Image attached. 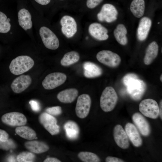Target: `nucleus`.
Returning <instances> with one entry per match:
<instances>
[{
  "instance_id": "1",
  "label": "nucleus",
  "mask_w": 162,
  "mask_h": 162,
  "mask_svg": "<svg viewBox=\"0 0 162 162\" xmlns=\"http://www.w3.org/2000/svg\"><path fill=\"white\" fill-rule=\"evenodd\" d=\"M36 39L40 40L47 49L56 50L59 46L58 38L52 30L43 24L41 15L34 9H31Z\"/></svg>"
},
{
  "instance_id": "2",
  "label": "nucleus",
  "mask_w": 162,
  "mask_h": 162,
  "mask_svg": "<svg viewBox=\"0 0 162 162\" xmlns=\"http://www.w3.org/2000/svg\"><path fill=\"white\" fill-rule=\"evenodd\" d=\"M23 32L18 25L16 13L0 10V35L14 41L22 38Z\"/></svg>"
},
{
  "instance_id": "3",
  "label": "nucleus",
  "mask_w": 162,
  "mask_h": 162,
  "mask_svg": "<svg viewBox=\"0 0 162 162\" xmlns=\"http://www.w3.org/2000/svg\"><path fill=\"white\" fill-rule=\"evenodd\" d=\"M18 25L21 29L33 41L36 40L32 15L31 8L20 7L16 12Z\"/></svg>"
},
{
  "instance_id": "4",
  "label": "nucleus",
  "mask_w": 162,
  "mask_h": 162,
  "mask_svg": "<svg viewBox=\"0 0 162 162\" xmlns=\"http://www.w3.org/2000/svg\"><path fill=\"white\" fill-rule=\"evenodd\" d=\"M34 64V60L31 56L27 55H21L11 61L9 68L12 74L19 75L29 70Z\"/></svg>"
},
{
  "instance_id": "5",
  "label": "nucleus",
  "mask_w": 162,
  "mask_h": 162,
  "mask_svg": "<svg viewBox=\"0 0 162 162\" xmlns=\"http://www.w3.org/2000/svg\"><path fill=\"white\" fill-rule=\"evenodd\" d=\"M118 100V96L114 89L111 86L106 87L103 91L100 98V105L106 112L112 110Z\"/></svg>"
},
{
  "instance_id": "6",
  "label": "nucleus",
  "mask_w": 162,
  "mask_h": 162,
  "mask_svg": "<svg viewBox=\"0 0 162 162\" xmlns=\"http://www.w3.org/2000/svg\"><path fill=\"white\" fill-rule=\"evenodd\" d=\"M126 86L128 93L135 100L141 99L146 89L145 82L139 78L132 80Z\"/></svg>"
},
{
  "instance_id": "7",
  "label": "nucleus",
  "mask_w": 162,
  "mask_h": 162,
  "mask_svg": "<svg viewBox=\"0 0 162 162\" xmlns=\"http://www.w3.org/2000/svg\"><path fill=\"white\" fill-rule=\"evenodd\" d=\"M139 110L144 116L152 119L159 116V108L157 102L150 98L142 100L139 105Z\"/></svg>"
},
{
  "instance_id": "8",
  "label": "nucleus",
  "mask_w": 162,
  "mask_h": 162,
  "mask_svg": "<svg viewBox=\"0 0 162 162\" xmlns=\"http://www.w3.org/2000/svg\"><path fill=\"white\" fill-rule=\"evenodd\" d=\"M96 57L100 62L111 68L117 67L121 62V58L118 54L109 50L99 52Z\"/></svg>"
},
{
  "instance_id": "9",
  "label": "nucleus",
  "mask_w": 162,
  "mask_h": 162,
  "mask_svg": "<svg viewBox=\"0 0 162 162\" xmlns=\"http://www.w3.org/2000/svg\"><path fill=\"white\" fill-rule=\"evenodd\" d=\"M67 79L66 75L64 73L55 72L47 75L42 82V85L46 89H54L63 84Z\"/></svg>"
},
{
  "instance_id": "10",
  "label": "nucleus",
  "mask_w": 162,
  "mask_h": 162,
  "mask_svg": "<svg viewBox=\"0 0 162 162\" xmlns=\"http://www.w3.org/2000/svg\"><path fill=\"white\" fill-rule=\"evenodd\" d=\"M91 100L89 95L82 94L78 98L75 107L77 116L79 118H83L88 115L91 106Z\"/></svg>"
},
{
  "instance_id": "11",
  "label": "nucleus",
  "mask_w": 162,
  "mask_h": 162,
  "mask_svg": "<svg viewBox=\"0 0 162 162\" xmlns=\"http://www.w3.org/2000/svg\"><path fill=\"white\" fill-rule=\"evenodd\" d=\"M39 119L40 123L52 135L59 133L60 127L57 124L56 119L52 116L43 112L40 115Z\"/></svg>"
},
{
  "instance_id": "12",
  "label": "nucleus",
  "mask_w": 162,
  "mask_h": 162,
  "mask_svg": "<svg viewBox=\"0 0 162 162\" xmlns=\"http://www.w3.org/2000/svg\"><path fill=\"white\" fill-rule=\"evenodd\" d=\"M1 120L4 124L14 127L24 125L27 122L24 114L17 112H10L4 114L2 117Z\"/></svg>"
},
{
  "instance_id": "13",
  "label": "nucleus",
  "mask_w": 162,
  "mask_h": 162,
  "mask_svg": "<svg viewBox=\"0 0 162 162\" xmlns=\"http://www.w3.org/2000/svg\"><path fill=\"white\" fill-rule=\"evenodd\" d=\"M118 15L117 10L114 5L105 4L102 6L97 16L99 21L110 23L116 20Z\"/></svg>"
},
{
  "instance_id": "14",
  "label": "nucleus",
  "mask_w": 162,
  "mask_h": 162,
  "mask_svg": "<svg viewBox=\"0 0 162 162\" xmlns=\"http://www.w3.org/2000/svg\"><path fill=\"white\" fill-rule=\"evenodd\" d=\"M62 33L67 38L73 37L77 31V26L75 19L71 16L65 15L60 20Z\"/></svg>"
},
{
  "instance_id": "15",
  "label": "nucleus",
  "mask_w": 162,
  "mask_h": 162,
  "mask_svg": "<svg viewBox=\"0 0 162 162\" xmlns=\"http://www.w3.org/2000/svg\"><path fill=\"white\" fill-rule=\"evenodd\" d=\"M32 82V79L29 75H22L13 80L11 85V87L15 93H20L27 89L30 85Z\"/></svg>"
},
{
  "instance_id": "16",
  "label": "nucleus",
  "mask_w": 162,
  "mask_h": 162,
  "mask_svg": "<svg viewBox=\"0 0 162 162\" xmlns=\"http://www.w3.org/2000/svg\"><path fill=\"white\" fill-rule=\"evenodd\" d=\"M113 136L117 145L122 148L125 149L129 146L128 138L122 126L117 124L113 129Z\"/></svg>"
},
{
  "instance_id": "17",
  "label": "nucleus",
  "mask_w": 162,
  "mask_h": 162,
  "mask_svg": "<svg viewBox=\"0 0 162 162\" xmlns=\"http://www.w3.org/2000/svg\"><path fill=\"white\" fill-rule=\"evenodd\" d=\"M132 118L141 134L143 136H148L151 131L150 126L143 116L139 112H135L133 114Z\"/></svg>"
},
{
  "instance_id": "18",
  "label": "nucleus",
  "mask_w": 162,
  "mask_h": 162,
  "mask_svg": "<svg viewBox=\"0 0 162 162\" xmlns=\"http://www.w3.org/2000/svg\"><path fill=\"white\" fill-rule=\"evenodd\" d=\"M88 30L91 36L98 40H105L109 38L107 29L99 23L94 22L91 24L88 27Z\"/></svg>"
},
{
  "instance_id": "19",
  "label": "nucleus",
  "mask_w": 162,
  "mask_h": 162,
  "mask_svg": "<svg viewBox=\"0 0 162 162\" xmlns=\"http://www.w3.org/2000/svg\"><path fill=\"white\" fill-rule=\"evenodd\" d=\"M124 128L128 138L134 146L136 147L141 146L142 144V140L136 126L128 122L126 124Z\"/></svg>"
},
{
  "instance_id": "20",
  "label": "nucleus",
  "mask_w": 162,
  "mask_h": 162,
  "mask_svg": "<svg viewBox=\"0 0 162 162\" xmlns=\"http://www.w3.org/2000/svg\"><path fill=\"white\" fill-rule=\"evenodd\" d=\"M152 21L148 17L144 16L140 20L137 31L138 39L143 41L147 38L152 26Z\"/></svg>"
},
{
  "instance_id": "21",
  "label": "nucleus",
  "mask_w": 162,
  "mask_h": 162,
  "mask_svg": "<svg viewBox=\"0 0 162 162\" xmlns=\"http://www.w3.org/2000/svg\"><path fill=\"white\" fill-rule=\"evenodd\" d=\"M84 76L87 78H92L98 77L102 73L101 68L95 63L86 62L83 64Z\"/></svg>"
},
{
  "instance_id": "22",
  "label": "nucleus",
  "mask_w": 162,
  "mask_h": 162,
  "mask_svg": "<svg viewBox=\"0 0 162 162\" xmlns=\"http://www.w3.org/2000/svg\"><path fill=\"white\" fill-rule=\"evenodd\" d=\"M25 146L27 149L36 154L44 152L49 149V146L46 143L37 140L27 141L25 143Z\"/></svg>"
},
{
  "instance_id": "23",
  "label": "nucleus",
  "mask_w": 162,
  "mask_h": 162,
  "mask_svg": "<svg viewBox=\"0 0 162 162\" xmlns=\"http://www.w3.org/2000/svg\"><path fill=\"white\" fill-rule=\"evenodd\" d=\"M78 92L74 88L67 89L60 92L57 98L61 102L70 103L73 102L78 96Z\"/></svg>"
},
{
  "instance_id": "24",
  "label": "nucleus",
  "mask_w": 162,
  "mask_h": 162,
  "mask_svg": "<svg viewBox=\"0 0 162 162\" xmlns=\"http://www.w3.org/2000/svg\"><path fill=\"white\" fill-rule=\"evenodd\" d=\"M158 50V46L156 41H152L148 45L144 58V62L146 65H149L153 62L157 57Z\"/></svg>"
},
{
  "instance_id": "25",
  "label": "nucleus",
  "mask_w": 162,
  "mask_h": 162,
  "mask_svg": "<svg viewBox=\"0 0 162 162\" xmlns=\"http://www.w3.org/2000/svg\"><path fill=\"white\" fill-rule=\"evenodd\" d=\"M64 128L67 138L71 140L76 139L80 133L79 127L76 123L72 121H68L64 124Z\"/></svg>"
},
{
  "instance_id": "26",
  "label": "nucleus",
  "mask_w": 162,
  "mask_h": 162,
  "mask_svg": "<svg viewBox=\"0 0 162 162\" xmlns=\"http://www.w3.org/2000/svg\"><path fill=\"white\" fill-rule=\"evenodd\" d=\"M127 33V29L122 24L118 25L113 32L114 37L117 42L123 46L126 45L128 43Z\"/></svg>"
},
{
  "instance_id": "27",
  "label": "nucleus",
  "mask_w": 162,
  "mask_h": 162,
  "mask_svg": "<svg viewBox=\"0 0 162 162\" xmlns=\"http://www.w3.org/2000/svg\"><path fill=\"white\" fill-rule=\"evenodd\" d=\"M15 131L20 136L25 139L32 140L37 139L35 132L28 126L23 125L17 127Z\"/></svg>"
},
{
  "instance_id": "28",
  "label": "nucleus",
  "mask_w": 162,
  "mask_h": 162,
  "mask_svg": "<svg viewBox=\"0 0 162 162\" xmlns=\"http://www.w3.org/2000/svg\"><path fill=\"white\" fill-rule=\"evenodd\" d=\"M145 2L144 0H133L130 5V10L134 15L140 18L144 14Z\"/></svg>"
},
{
  "instance_id": "29",
  "label": "nucleus",
  "mask_w": 162,
  "mask_h": 162,
  "mask_svg": "<svg viewBox=\"0 0 162 162\" xmlns=\"http://www.w3.org/2000/svg\"><path fill=\"white\" fill-rule=\"evenodd\" d=\"M80 56L79 54L75 51H71L65 53L61 59L60 63L64 66H68L78 62Z\"/></svg>"
},
{
  "instance_id": "30",
  "label": "nucleus",
  "mask_w": 162,
  "mask_h": 162,
  "mask_svg": "<svg viewBox=\"0 0 162 162\" xmlns=\"http://www.w3.org/2000/svg\"><path fill=\"white\" fill-rule=\"evenodd\" d=\"M78 158L84 162H99L100 160L96 154L89 152H82L78 154Z\"/></svg>"
},
{
  "instance_id": "31",
  "label": "nucleus",
  "mask_w": 162,
  "mask_h": 162,
  "mask_svg": "<svg viewBox=\"0 0 162 162\" xmlns=\"http://www.w3.org/2000/svg\"><path fill=\"white\" fill-rule=\"evenodd\" d=\"M35 155L32 152H22L19 154L16 157V160L19 162H34Z\"/></svg>"
},
{
  "instance_id": "32",
  "label": "nucleus",
  "mask_w": 162,
  "mask_h": 162,
  "mask_svg": "<svg viewBox=\"0 0 162 162\" xmlns=\"http://www.w3.org/2000/svg\"><path fill=\"white\" fill-rule=\"evenodd\" d=\"M16 147V145L11 139H8L5 142L0 141V149L8 150L13 149Z\"/></svg>"
},
{
  "instance_id": "33",
  "label": "nucleus",
  "mask_w": 162,
  "mask_h": 162,
  "mask_svg": "<svg viewBox=\"0 0 162 162\" xmlns=\"http://www.w3.org/2000/svg\"><path fill=\"white\" fill-rule=\"evenodd\" d=\"M47 113L52 116H58L62 113V108L60 106H57L49 107L46 110Z\"/></svg>"
},
{
  "instance_id": "34",
  "label": "nucleus",
  "mask_w": 162,
  "mask_h": 162,
  "mask_svg": "<svg viewBox=\"0 0 162 162\" xmlns=\"http://www.w3.org/2000/svg\"><path fill=\"white\" fill-rule=\"evenodd\" d=\"M138 76L136 74L130 73L126 74L123 78L122 82L123 84L126 86L128 83L133 79H138Z\"/></svg>"
},
{
  "instance_id": "35",
  "label": "nucleus",
  "mask_w": 162,
  "mask_h": 162,
  "mask_svg": "<svg viewBox=\"0 0 162 162\" xmlns=\"http://www.w3.org/2000/svg\"><path fill=\"white\" fill-rule=\"evenodd\" d=\"M103 0H87L86 5L88 8L92 9L100 4Z\"/></svg>"
},
{
  "instance_id": "36",
  "label": "nucleus",
  "mask_w": 162,
  "mask_h": 162,
  "mask_svg": "<svg viewBox=\"0 0 162 162\" xmlns=\"http://www.w3.org/2000/svg\"><path fill=\"white\" fill-rule=\"evenodd\" d=\"M32 110L34 112L39 111L40 109V107L38 102L35 100H31L29 102Z\"/></svg>"
},
{
  "instance_id": "37",
  "label": "nucleus",
  "mask_w": 162,
  "mask_h": 162,
  "mask_svg": "<svg viewBox=\"0 0 162 162\" xmlns=\"http://www.w3.org/2000/svg\"><path fill=\"white\" fill-rule=\"evenodd\" d=\"M9 135L5 130L0 129V141L5 142L8 140Z\"/></svg>"
},
{
  "instance_id": "38",
  "label": "nucleus",
  "mask_w": 162,
  "mask_h": 162,
  "mask_svg": "<svg viewBox=\"0 0 162 162\" xmlns=\"http://www.w3.org/2000/svg\"><path fill=\"white\" fill-rule=\"evenodd\" d=\"M106 162H123V160L115 157L109 156L107 157L105 159Z\"/></svg>"
},
{
  "instance_id": "39",
  "label": "nucleus",
  "mask_w": 162,
  "mask_h": 162,
  "mask_svg": "<svg viewBox=\"0 0 162 162\" xmlns=\"http://www.w3.org/2000/svg\"><path fill=\"white\" fill-rule=\"evenodd\" d=\"M37 4L40 6H46L48 4L51 0H33Z\"/></svg>"
},
{
  "instance_id": "40",
  "label": "nucleus",
  "mask_w": 162,
  "mask_h": 162,
  "mask_svg": "<svg viewBox=\"0 0 162 162\" xmlns=\"http://www.w3.org/2000/svg\"><path fill=\"white\" fill-rule=\"evenodd\" d=\"M44 162H61L60 160L55 158H48L46 159L44 161Z\"/></svg>"
},
{
  "instance_id": "41",
  "label": "nucleus",
  "mask_w": 162,
  "mask_h": 162,
  "mask_svg": "<svg viewBox=\"0 0 162 162\" xmlns=\"http://www.w3.org/2000/svg\"><path fill=\"white\" fill-rule=\"evenodd\" d=\"M159 115L160 116V117L161 120L162 119V101L161 100L159 103Z\"/></svg>"
},
{
  "instance_id": "42",
  "label": "nucleus",
  "mask_w": 162,
  "mask_h": 162,
  "mask_svg": "<svg viewBox=\"0 0 162 162\" xmlns=\"http://www.w3.org/2000/svg\"><path fill=\"white\" fill-rule=\"evenodd\" d=\"M8 161L9 162H15L16 161L15 158L13 156H10L8 158Z\"/></svg>"
},
{
  "instance_id": "43",
  "label": "nucleus",
  "mask_w": 162,
  "mask_h": 162,
  "mask_svg": "<svg viewBox=\"0 0 162 162\" xmlns=\"http://www.w3.org/2000/svg\"><path fill=\"white\" fill-rule=\"evenodd\" d=\"M162 74H161L160 77V80L161 82H162Z\"/></svg>"
},
{
  "instance_id": "44",
  "label": "nucleus",
  "mask_w": 162,
  "mask_h": 162,
  "mask_svg": "<svg viewBox=\"0 0 162 162\" xmlns=\"http://www.w3.org/2000/svg\"><path fill=\"white\" fill-rule=\"evenodd\" d=\"M0 52H1V48H0Z\"/></svg>"
},
{
  "instance_id": "45",
  "label": "nucleus",
  "mask_w": 162,
  "mask_h": 162,
  "mask_svg": "<svg viewBox=\"0 0 162 162\" xmlns=\"http://www.w3.org/2000/svg\"></svg>"
}]
</instances>
